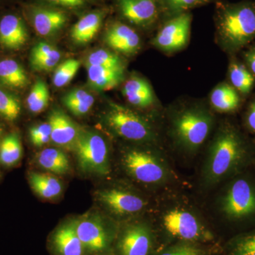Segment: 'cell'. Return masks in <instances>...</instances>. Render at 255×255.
Instances as JSON below:
<instances>
[{"label":"cell","mask_w":255,"mask_h":255,"mask_svg":"<svg viewBox=\"0 0 255 255\" xmlns=\"http://www.w3.org/2000/svg\"><path fill=\"white\" fill-rule=\"evenodd\" d=\"M77 233L85 255L112 254L117 231H112L99 217H82L75 221Z\"/></svg>","instance_id":"277c9868"},{"label":"cell","mask_w":255,"mask_h":255,"mask_svg":"<svg viewBox=\"0 0 255 255\" xmlns=\"http://www.w3.org/2000/svg\"><path fill=\"white\" fill-rule=\"evenodd\" d=\"M80 62L78 60L69 59L60 64L53 75V85L56 87L66 86L73 80L80 69Z\"/></svg>","instance_id":"f546056e"},{"label":"cell","mask_w":255,"mask_h":255,"mask_svg":"<svg viewBox=\"0 0 255 255\" xmlns=\"http://www.w3.org/2000/svg\"><path fill=\"white\" fill-rule=\"evenodd\" d=\"M246 59L252 71L255 75V48L251 50L246 55Z\"/></svg>","instance_id":"ab89813d"},{"label":"cell","mask_w":255,"mask_h":255,"mask_svg":"<svg viewBox=\"0 0 255 255\" xmlns=\"http://www.w3.org/2000/svg\"><path fill=\"white\" fill-rule=\"evenodd\" d=\"M123 164L128 173L138 182L159 184L168 177V170L164 162L147 151H128L124 156Z\"/></svg>","instance_id":"52a82bcc"},{"label":"cell","mask_w":255,"mask_h":255,"mask_svg":"<svg viewBox=\"0 0 255 255\" xmlns=\"http://www.w3.org/2000/svg\"><path fill=\"white\" fill-rule=\"evenodd\" d=\"M97 199L114 214L122 216L137 214L146 205L142 198L119 189L100 191L97 193Z\"/></svg>","instance_id":"7c38bea8"},{"label":"cell","mask_w":255,"mask_h":255,"mask_svg":"<svg viewBox=\"0 0 255 255\" xmlns=\"http://www.w3.org/2000/svg\"><path fill=\"white\" fill-rule=\"evenodd\" d=\"M202 1H207V0H202Z\"/></svg>","instance_id":"ee69618b"},{"label":"cell","mask_w":255,"mask_h":255,"mask_svg":"<svg viewBox=\"0 0 255 255\" xmlns=\"http://www.w3.org/2000/svg\"><path fill=\"white\" fill-rule=\"evenodd\" d=\"M49 102V91L43 80H38L32 87L26 99V104L30 112L39 114L46 110Z\"/></svg>","instance_id":"83f0119b"},{"label":"cell","mask_w":255,"mask_h":255,"mask_svg":"<svg viewBox=\"0 0 255 255\" xmlns=\"http://www.w3.org/2000/svg\"><path fill=\"white\" fill-rule=\"evenodd\" d=\"M164 229L172 237L182 242L201 243L213 239V236L197 218L189 211L174 209L163 217Z\"/></svg>","instance_id":"9c48e42d"},{"label":"cell","mask_w":255,"mask_h":255,"mask_svg":"<svg viewBox=\"0 0 255 255\" xmlns=\"http://www.w3.org/2000/svg\"><path fill=\"white\" fill-rule=\"evenodd\" d=\"M122 92L129 103L135 107L147 108L153 104V92L143 79L137 77L129 79L126 82Z\"/></svg>","instance_id":"d6986e66"},{"label":"cell","mask_w":255,"mask_h":255,"mask_svg":"<svg viewBox=\"0 0 255 255\" xmlns=\"http://www.w3.org/2000/svg\"><path fill=\"white\" fill-rule=\"evenodd\" d=\"M36 161L40 167L51 173L62 175L70 170L68 155L60 149H43L37 155Z\"/></svg>","instance_id":"7402d4cb"},{"label":"cell","mask_w":255,"mask_h":255,"mask_svg":"<svg viewBox=\"0 0 255 255\" xmlns=\"http://www.w3.org/2000/svg\"><path fill=\"white\" fill-rule=\"evenodd\" d=\"M22 156V145L18 134H8L0 142V164L5 167L16 165Z\"/></svg>","instance_id":"484cf974"},{"label":"cell","mask_w":255,"mask_h":255,"mask_svg":"<svg viewBox=\"0 0 255 255\" xmlns=\"http://www.w3.org/2000/svg\"><path fill=\"white\" fill-rule=\"evenodd\" d=\"M228 255H255V232L233 239L230 243Z\"/></svg>","instance_id":"d6a6232c"},{"label":"cell","mask_w":255,"mask_h":255,"mask_svg":"<svg viewBox=\"0 0 255 255\" xmlns=\"http://www.w3.org/2000/svg\"><path fill=\"white\" fill-rule=\"evenodd\" d=\"M241 140L233 130L220 132L210 147L203 170L204 182L214 185L232 173L244 157Z\"/></svg>","instance_id":"6da1fadb"},{"label":"cell","mask_w":255,"mask_h":255,"mask_svg":"<svg viewBox=\"0 0 255 255\" xmlns=\"http://www.w3.org/2000/svg\"><path fill=\"white\" fill-rule=\"evenodd\" d=\"M206 251L199 243L180 242L168 247L157 255H206Z\"/></svg>","instance_id":"836d02e7"},{"label":"cell","mask_w":255,"mask_h":255,"mask_svg":"<svg viewBox=\"0 0 255 255\" xmlns=\"http://www.w3.org/2000/svg\"><path fill=\"white\" fill-rule=\"evenodd\" d=\"M212 124V118L206 112L188 110L174 120V132L179 143L186 150L193 152L205 141Z\"/></svg>","instance_id":"5b68a950"},{"label":"cell","mask_w":255,"mask_h":255,"mask_svg":"<svg viewBox=\"0 0 255 255\" xmlns=\"http://www.w3.org/2000/svg\"><path fill=\"white\" fill-rule=\"evenodd\" d=\"M167 1L173 9L183 10L194 6L199 0H167Z\"/></svg>","instance_id":"74e56055"},{"label":"cell","mask_w":255,"mask_h":255,"mask_svg":"<svg viewBox=\"0 0 255 255\" xmlns=\"http://www.w3.org/2000/svg\"><path fill=\"white\" fill-rule=\"evenodd\" d=\"M59 59L55 58H38L31 60L32 68L37 71H50L56 66Z\"/></svg>","instance_id":"8d00e7d4"},{"label":"cell","mask_w":255,"mask_h":255,"mask_svg":"<svg viewBox=\"0 0 255 255\" xmlns=\"http://www.w3.org/2000/svg\"><path fill=\"white\" fill-rule=\"evenodd\" d=\"M31 189L44 199H56L63 191V184L60 179L52 174L32 172L28 174Z\"/></svg>","instance_id":"44dd1931"},{"label":"cell","mask_w":255,"mask_h":255,"mask_svg":"<svg viewBox=\"0 0 255 255\" xmlns=\"http://www.w3.org/2000/svg\"><path fill=\"white\" fill-rule=\"evenodd\" d=\"M113 255V253H112V254H110V255Z\"/></svg>","instance_id":"7bdbcfd3"},{"label":"cell","mask_w":255,"mask_h":255,"mask_svg":"<svg viewBox=\"0 0 255 255\" xmlns=\"http://www.w3.org/2000/svg\"><path fill=\"white\" fill-rule=\"evenodd\" d=\"M51 128V141L55 145L74 150L81 130L76 124L62 111L55 110L48 118Z\"/></svg>","instance_id":"5bb4252c"},{"label":"cell","mask_w":255,"mask_h":255,"mask_svg":"<svg viewBox=\"0 0 255 255\" xmlns=\"http://www.w3.org/2000/svg\"><path fill=\"white\" fill-rule=\"evenodd\" d=\"M105 119L117 135L127 140L145 141L153 136L152 128L145 120L122 106L111 105Z\"/></svg>","instance_id":"ba28073f"},{"label":"cell","mask_w":255,"mask_h":255,"mask_svg":"<svg viewBox=\"0 0 255 255\" xmlns=\"http://www.w3.org/2000/svg\"><path fill=\"white\" fill-rule=\"evenodd\" d=\"M119 5L124 16L135 24H148L157 16L153 0H119Z\"/></svg>","instance_id":"e0dca14e"},{"label":"cell","mask_w":255,"mask_h":255,"mask_svg":"<svg viewBox=\"0 0 255 255\" xmlns=\"http://www.w3.org/2000/svg\"><path fill=\"white\" fill-rule=\"evenodd\" d=\"M30 140L36 147H42L51 140V128L48 122L33 126L29 130Z\"/></svg>","instance_id":"e575fe53"},{"label":"cell","mask_w":255,"mask_h":255,"mask_svg":"<svg viewBox=\"0 0 255 255\" xmlns=\"http://www.w3.org/2000/svg\"><path fill=\"white\" fill-rule=\"evenodd\" d=\"M66 16L57 10L39 9L33 12V23L38 34L48 36L59 31L66 22Z\"/></svg>","instance_id":"ffe728a7"},{"label":"cell","mask_w":255,"mask_h":255,"mask_svg":"<svg viewBox=\"0 0 255 255\" xmlns=\"http://www.w3.org/2000/svg\"><path fill=\"white\" fill-rule=\"evenodd\" d=\"M220 30L223 38L233 46L246 44L255 36V7L251 4L228 8L221 16Z\"/></svg>","instance_id":"3957f363"},{"label":"cell","mask_w":255,"mask_h":255,"mask_svg":"<svg viewBox=\"0 0 255 255\" xmlns=\"http://www.w3.org/2000/svg\"><path fill=\"white\" fill-rule=\"evenodd\" d=\"M74 150L84 173L101 176L110 173L108 145L100 134L81 130Z\"/></svg>","instance_id":"7a4b0ae2"},{"label":"cell","mask_w":255,"mask_h":255,"mask_svg":"<svg viewBox=\"0 0 255 255\" xmlns=\"http://www.w3.org/2000/svg\"><path fill=\"white\" fill-rule=\"evenodd\" d=\"M0 82L11 88H23L28 85V78L18 62L4 59L0 61Z\"/></svg>","instance_id":"cb8c5ba5"},{"label":"cell","mask_w":255,"mask_h":255,"mask_svg":"<svg viewBox=\"0 0 255 255\" xmlns=\"http://www.w3.org/2000/svg\"><path fill=\"white\" fill-rule=\"evenodd\" d=\"M48 2L66 7H78L82 6L85 0H46Z\"/></svg>","instance_id":"f35d334b"},{"label":"cell","mask_w":255,"mask_h":255,"mask_svg":"<svg viewBox=\"0 0 255 255\" xmlns=\"http://www.w3.org/2000/svg\"><path fill=\"white\" fill-rule=\"evenodd\" d=\"M27 38L24 23L16 15H5L0 20V43L6 48L18 49L25 44Z\"/></svg>","instance_id":"2e32d148"},{"label":"cell","mask_w":255,"mask_h":255,"mask_svg":"<svg viewBox=\"0 0 255 255\" xmlns=\"http://www.w3.org/2000/svg\"><path fill=\"white\" fill-rule=\"evenodd\" d=\"M21 112L19 101L14 95L0 88V116L13 122L16 120Z\"/></svg>","instance_id":"4dcf8cb0"},{"label":"cell","mask_w":255,"mask_h":255,"mask_svg":"<svg viewBox=\"0 0 255 255\" xmlns=\"http://www.w3.org/2000/svg\"><path fill=\"white\" fill-rule=\"evenodd\" d=\"M87 65L108 68H124L122 60L118 55L104 49L96 50L89 55Z\"/></svg>","instance_id":"1f68e13d"},{"label":"cell","mask_w":255,"mask_h":255,"mask_svg":"<svg viewBox=\"0 0 255 255\" xmlns=\"http://www.w3.org/2000/svg\"><path fill=\"white\" fill-rule=\"evenodd\" d=\"M102 23V16L100 13L93 12L85 15L72 28V38L78 43H88L98 33Z\"/></svg>","instance_id":"603a6c76"},{"label":"cell","mask_w":255,"mask_h":255,"mask_svg":"<svg viewBox=\"0 0 255 255\" xmlns=\"http://www.w3.org/2000/svg\"><path fill=\"white\" fill-rule=\"evenodd\" d=\"M230 79L233 86L243 94L251 92L254 78L243 65L233 63L230 68Z\"/></svg>","instance_id":"f1b7e54d"},{"label":"cell","mask_w":255,"mask_h":255,"mask_svg":"<svg viewBox=\"0 0 255 255\" xmlns=\"http://www.w3.org/2000/svg\"><path fill=\"white\" fill-rule=\"evenodd\" d=\"M48 248L53 255H85V249L75 228V221L56 228L48 239Z\"/></svg>","instance_id":"4fadbf2b"},{"label":"cell","mask_w":255,"mask_h":255,"mask_svg":"<svg viewBox=\"0 0 255 255\" xmlns=\"http://www.w3.org/2000/svg\"><path fill=\"white\" fill-rule=\"evenodd\" d=\"M191 15L182 14L169 21L154 39V44L164 51L182 49L187 45L190 34Z\"/></svg>","instance_id":"8fae6325"},{"label":"cell","mask_w":255,"mask_h":255,"mask_svg":"<svg viewBox=\"0 0 255 255\" xmlns=\"http://www.w3.org/2000/svg\"><path fill=\"white\" fill-rule=\"evenodd\" d=\"M87 78L90 86L98 91H108L122 82L124 68H108L87 65Z\"/></svg>","instance_id":"ac0fdd59"},{"label":"cell","mask_w":255,"mask_h":255,"mask_svg":"<svg viewBox=\"0 0 255 255\" xmlns=\"http://www.w3.org/2000/svg\"><path fill=\"white\" fill-rule=\"evenodd\" d=\"M63 102L71 113L80 117L90 112L95 103V99L85 90L76 89L68 92L63 97Z\"/></svg>","instance_id":"4316f807"},{"label":"cell","mask_w":255,"mask_h":255,"mask_svg":"<svg viewBox=\"0 0 255 255\" xmlns=\"http://www.w3.org/2000/svg\"><path fill=\"white\" fill-rule=\"evenodd\" d=\"M248 122L250 127L255 131V103L252 106L251 110L248 114Z\"/></svg>","instance_id":"60d3db41"},{"label":"cell","mask_w":255,"mask_h":255,"mask_svg":"<svg viewBox=\"0 0 255 255\" xmlns=\"http://www.w3.org/2000/svg\"><path fill=\"white\" fill-rule=\"evenodd\" d=\"M155 236L147 223L136 222L124 226L114 241V255H150Z\"/></svg>","instance_id":"8992f818"},{"label":"cell","mask_w":255,"mask_h":255,"mask_svg":"<svg viewBox=\"0 0 255 255\" xmlns=\"http://www.w3.org/2000/svg\"><path fill=\"white\" fill-rule=\"evenodd\" d=\"M106 43L112 49L124 54H132L140 47V38L136 32L123 23L111 26L106 33Z\"/></svg>","instance_id":"9a60e30c"},{"label":"cell","mask_w":255,"mask_h":255,"mask_svg":"<svg viewBox=\"0 0 255 255\" xmlns=\"http://www.w3.org/2000/svg\"><path fill=\"white\" fill-rule=\"evenodd\" d=\"M222 211L233 219L255 214V191L253 186L245 179L233 183L223 198Z\"/></svg>","instance_id":"30bf717a"},{"label":"cell","mask_w":255,"mask_h":255,"mask_svg":"<svg viewBox=\"0 0 255 255\" xmlns=\"http://www.w3.org/2000/svg\"><path fill=\"white\" fill-rule=\"evenodd\" d=\"M59 50L46 42H40L31 50V60L38 58H55L60 59Z\"/></svg>","instance_id":"d590c367"},{"label":"cell","mask_w":255,"mask_h":255,"mask_svg":"<svg viewBox=\"0 0 255 255\" xmlns=\"http://www.w3.org/2000/svg\"><path fill=\"white\" fill-rule=\"evenodd\" d=\"M240 99L237 92L228 85H219L211 95V103L220 112H233L238 108Z\"/></svg>","instance_id":"d4e9b609"},{"label":"cell","mask_w":255,"mask_h":255,"mask_svg":"<svg viewBox=\"0 0 255 255\" xmlns=\"http://www.w3.org/2000/svg\"><path fill=\"white\" fill-rule=\"evenodd\" d=\"M3 133V128L1 127V124H0V142H1V137Z\"/></svg>","instance_id":"b9f144b4"}]
</instances>
